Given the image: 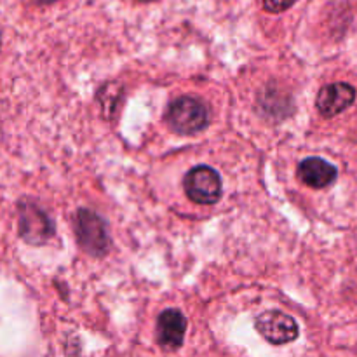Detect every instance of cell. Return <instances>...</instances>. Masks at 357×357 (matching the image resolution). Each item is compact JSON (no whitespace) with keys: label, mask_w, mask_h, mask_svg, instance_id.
<instances>
[{"label":"cell","mask_w":357,"mask_h":357,"mask_svg":"<svg viewBox=\"0 0 357 357\" xmlns=\"http://www.w3.org/2000/svg\"><path fill=\"white\" fill-rule=\"evenodd\" d=\"M166 119L173 131L180 135H195L208 126L209 110L199 98L181 96L169 105Z\"/></svg>","instance_id":"6da1fadb"},{"label":"cell","mask_w":357,"mask_h":357,"mask_svg":"<svg viewBox=\"0 0 357 357\" xmlns=\"http://www.w3.org/2000/svg\"><path fill=\"white\" fill-rule=\"evenodd\" d=\"M75 229L79 244L91 257H103L110 246L107 223L91 209H79L75 216Z\"/></svg>","instance_id":"7a4b0ae2"},{"label":"cell","mask_w":357,"mask_h":357,"mask_svg":"<svg viewBox=\"0 0 357 357\" xmlns=\"http://www.w3.org/2000/svg\"><path fill=\"white\" fill-rule=\"evenodd\" d=\"M183 187L188 199L195 204H215L222 197V178L209 166L192 167L185 176Z\"/></svg>","instance_id":"3957f363"},{"label":"cell","mask_w":357,"mask_h":357,"mask_svg":"<svg viewBox=\"0 0 357 357\" xmlns=\"http://www.w3.org/2000/svg\"><path fill=\"white\" fill-rule=\"evenodd\" d=\"M257 331L267 342L274 345H284L296 340L298 337V324L291 316L279 310H268L257 317Z\"/></svg>","instance_id":"277c9868"},{"label":"cell","mask_w":357,"mask_h":357,"mask_svg":"<svg viewBox=\"0 0 357 357\" xmlns=\"http://www.w3.org/2000/svg\"><path fill=\"white\" fill-rule=\"evenodd\" d=\"M20 234L28 244H44L52 236V223L40 208L23 204L20 208Z\"/></svg>","instance_id":"5b68a950"},{"label":"cell","mask_w":357,"mask_h":357,"mask_svg":"<svg viewBox=\"0 0 357 357\" xmlns=\"http://www.w3.org/2000/svg\"><path fill=\"white\" fill-rule=\"evenodd\" d=\"M356 100V89L347 82L328 84L319 91L316 100V107L324 117H335L347 110Z\"/></svg>","instance_id":"8992f818"},{"label":"cell","mask_w":357,"mask_h":357,"mask_svg":"<svg viewBox=\"0 0 357 357\" xmlns=\"http://www.w3.org/2000/svg\"><path fill=\"white\" fill-rule=\"evenodd\" d=\"M187 331V319L176 309L164 310L157 321V338L160 347L167 351H176L181 347Z\"/></svg>","instance_id":"52a82bcc"},{"label":"cell","mask_w":357,"mask_h":357,"mask_svg":"<svg viewBox=\"0 0 357 357\" xmlns=\"http://www.w3.org/2000/svg\"><path fill=\"white\" fill-rule=\"evenodd\" d=\"M337 167L321 157H309L298 166V178L312 188H324L337 180Z\"/></svg>","instance_id":"ba28073f"},{"label":"cell","mask_w":357,"mask_h":357,"mask_svg":"<svg viewBox=\"0 0 357 357\" xmlns=\"http://www.w3.org/2000/svg\"><path fill=\"white\" fill-rule=\"evenodd\" d=\"M296 3V0H264V9L267 13H282V10L289 9V7Z\"/></svg>","instance_id":"9c48e42d"},{"label":"cell","mask_w":357,"mask_h":357,"mask_svg":"<svg viewBox=\"0 0 357 357\" xmlns=\"http://www.w3.org/2000/svg\"><path fill=\"white\" fill-rule=\"evenodd\" d=\"M38 3H52V2H56V0H37Z\"/></svg>","instance_id":"30bf717a"},{"label":"cell","mask_w":357,"mask_h":357,"mask_svg":"<svg viewBox=\"0 0 357 357\" xmlns=\"http://www.w3.org/2000/svg\"><path fill=\"white\" fill-rule=\"evenodd\" d=\"M139 2H153V0H139Z\"/></svg>","instance_id":"8fae6325"}]
</instances>
